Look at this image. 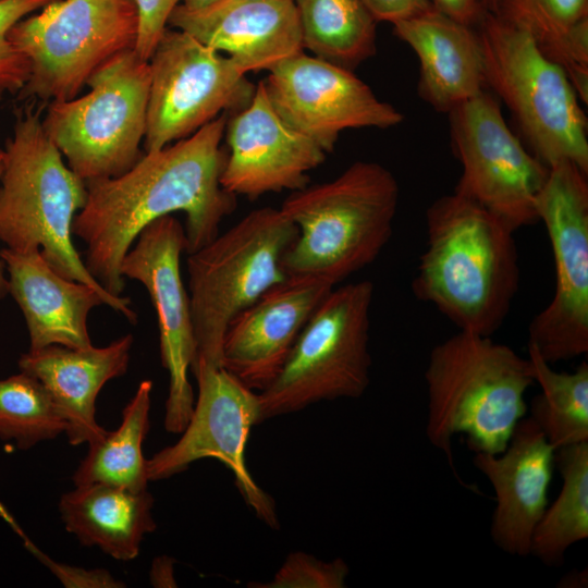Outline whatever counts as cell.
<instances>
[{
	"label": "cell",
	"instance_id": "obj_1",
	"mask_svg": "<svg viewBox=\"0 0 588 588\" xmlns=\"http://www.w3.org/2000/svg\"><path fill=\"white\" fill-rule=\"evenodd\" d=\"M226 121L222 113L191 136L146 152L126 172L86 182L87 200L72 233L87 246V270L110 294H122L123 258L148 224L183 211L189 254L213 240L235 210L236 196L220 182Z\"/></svg>",
	"mask_w": 588,
	"mask_h": 588
},
{
	"label": "cell",
	"instance_id": "obj_2",
	"mask_svg": "<svg viewBox=\"0 0 588 588\" xmlns=\"http://www.w3.org/2000/svg\"><path fill=\"white\" fill-rule=\"evenodd\" d=\"M514 232L474 200L453 192L426 211V246L412 291L461 331L491 336L519 286Z\"/></svg>",
	"mask_w": 588,
	"mask_h": 588
},
{
	"label": "cell",
	"instance_id": "obj_3",
	"mask_svg": "<svg viewBox=\"0 0 588 588\" xmlns=\"http://www.w3.org/2000/svg\"><path fill=\"white\" fill-rule=\"evenodd\" d=\"M426 436L453 469L452 438L466 436L474 453L500 454L528 406L535 384L528 357L505 344L458 330L433 346L424 373Z\"/></svg>",
	"mask_w": 588,
	"mask_h": 588
},
{
	"label": "cell",
	"instance_id": "obj_4",
	"mask_svg": "<svg viewBox=\"0 0 588 588\" xmlns=\"http://www.w3.org/2000/svg\"><path fill=\"white\" fill-rule=\"evenodd\" d=\"M399 199L393 173L365 160L329 182L292 192L280 207L298 230L283 258L287 277L335 286L373 262L392 236Z\"/></svg>",
	"mask_w": 588,
	"mask_h": 588
},
{
	"label": "cell",
	"instance_id": "obj_5",
	"mask_svg": "<svg viewBox=\"0 0 588 588\" xmlns=\"http://www.w3.org/2000/svg\"><path fill=\"white\" fill-rule=\"evenodd\" d=\"M45 106H28L16 113L2 149L0 241L14 252L40 249L60 275L105 290L73 245L72 225L86 204L87 186L64 164L47 136L41 118Z\"/></svg>",
	"mask_w": 588,
	"mask_h": 588
},
{
	"label": "cell",
	"instance_id": "obj_6",
	"mask_svg": "<svg viewBox=\"0 0 588 588\" xmlns=\"http://www.w3.org/2000/svg\"><path fill=\"white\" fill-rule=\"evenodd\" d=\"M297 226L272 207L255 209L224 233L189 253L188 296L198 365L221 367L222 344L232 319L287 279L283 258Z\"/></svg>",
	"mask_w": 588,
	"mask_h": 588
},
{
	"label": "cell",
	"instance_id": "obj_7",
	"mask_svg": "<svg viewBox=\"0 0 588 588\" xmlns=\"http://www.w3.org/2000/svg\"><path fill=\"white\" fill-rule=\"evenodd\" d=\"M477 32L486 86L509 108L548 168L568 161L588 173L587 119L563 69L524 30L486 11Z\"/></svg>",
	"mask_w": 588,
	"mask_h": 588
},
{
	"label": "cell",
	"instance_id": "obj_8",
	"mask_svg": "<svg viewBox=\"0 0 588 588\" xmlns=\"http://www.w3.org/2000/svg\"><path fill=\"white\" fill-rule=\"evenodd\" d=\"M368 280L332 289L316 307L275 379L259 392V422L336 399H357L370 382Z\"/></svg>",
	"mask_w": 588,
	"mask_h": 588
},
{
	"label": "cell",
	"instance_id": "obj_9",
	"mask_svg": "<svg viewBox=\"0 0 588 588\" xmlns=\"http://www.w3.org/2000/svg\"><path fill=\"white\" fill-rule=\"evenodd\" d=\"M89 91L51 101L42 127L85 182L114 177L143 156L150 89V66L134 49L99 68L87 81Z\"/></svg>",
	"mask_w": 588,
	"mask_h": 588
},
{
	"label": "cell",
	"instance_id": "obj_10",
	"mask_svg": "<svg viewBox=\"0 0 588 588\" xmlns=\"http://www.w3.org/2000/svg\"><path fill=\"white\" fill-rule=\"evenodd\" d=\"M8 37L29 63L19 98L70 100L105 63L134 49L137 11L133 0H54Z\"/></svg>",
	"mask_w": 588,
	"mask_h": 588
},
{
	"label": "cell",
	"instance_id": "obj_11",
	"mask_svg": "<svg viewBox=\"0 0 588 588\" xmlns=\"http://www.w3.org/2000/svg\"><path fill=\"white\" fill-rule=\"evenodd\" d=\"M568 161L549 167L537 198L554 261V291L528 327V346L550 365L588 352V182Z\"/></svg>",
	"mask_w": 588,
	"mask_h": 588
},
{
	"label": "cell",
	"instance_id": "obj_12",
	"mask_svg": "<svg viewBox=\"0 0 588 588\" xmlns=\"http://www.w3.org/2000/svg\"><path fill=\"white\" fill-rule=\"evenodd\" d=\"M146 152L186 138L222 113L249 105L256 86L229 56L168 27L151 58Z\"/></svg>",
	"mask_w": 588,
	"mask_h": 588
},
{
	"label": "cell",
	"instance_id": "obj_13",
	"mask_svg": "<svg viewBox=\"0 0 588 588\" xmlns=\"http://www.w3.org/2000/svg\"><path fill=\"white\" fill-rule=\"evenodd\" d=\"M453 151L462 174L454 192L474 200L513 230L538 220L537 198L549 168L505 123L486 90L449 112Z\"/></svg>",
	"mask_w": 588,
	"mask_h": 588
},
{
	"label": "cell",
	"instance_id": "obj_14",
	"mask_svg": "<svg viewBox=\"0 0 588 588\" xmlns=\"http://www.w3.org/2000/svg\"><path fill=\"white\" fill-rule=\"evenodd\" d=\"M191 371L198 396L180 439L146 460L149 481L170 478L196 461L217 458L234 475L246 504L270 528H279L273 499L252 477L245 461L249 431L259 424V393L222 366L198 364Z\"/></svg>",
	"mask_w": 588,
	"mask_h": 588
},
{
	"label": "cell",
	"instance_id": "obj_15",
	"mask_svg": "<svg viewBox=\"0 0 588 588\" xmlns=\"http://www.w3.org/2000/svg\"><path fill=\"white\" fill-rule=\"evenodd\" d=\"M186 252L184 226L172 215L148 224L121 265L123 278L147 290L157 313L162 367L169 373L164 428L181 433L191 419L195 399L188 371L195 357V335L189 296L180 259Z\"/></svg>",
	"mask_w": 588,
	"mask_h": 588
},
{
	"label": "cell",
	"instance_id": "obj_16",
	"mask_svg": "<svg viewBox=\"0 0 588 588\" xmlns=\"http://www.w3.org/2000/svg\"><path fill=\"white\" fill-rule=\"evenodd\" d=\"M268 72L264 84L273 109L327 154L345 130L390 128L404 120L352 70L303 51Z\"/></svg>",
	"mask_w": 588,
	"mask_h": 588
},
{
	"label": "cell",
	"instance_id": "obj_17",
	"mask_svg": "<svg viewBox=\"0 0 588 588\" xmlns=\"http://www.w3.org/2000/svg\"><path fill=\"white\" fill-rule=\"evenodd\" d=\"M229 146L220 182L237 196L256 199L267 193L297 191L327 158L314 140L291 127L273 109L264 81L252 101L226 121Z\"/></svg>",
	"mask_w": 588,
	"mask_h": 588
},
{
	"label": "cell",
	"instance_id": "obj_18",
	"mask_svg": "<svg viewBox=\"0 0 588 588\" xmlns=\"http://www.w3.org/2000/svg\"><path fill=\"white\" fill-rule=\"evenodd\" d=\"M334 286L318 278L287 277L236 315L224 334L221 365L252 390L279 375L303 327Z\"/></svg>",
	"mask_w": 588,
	"mask_h": 588
},
{
	"label": "cell",
	"instance_id": "obj_19",
	"mask_svg": "<svg viewBox=\"0 0 588 588\" xmlns=\"http://www.w3.org/2000/svg\"><path fill=\"white\" fill-rule=\"evenodd\" d=\"M8 273L9 294L21 308L27 326L29 351L49 345L85 348L91 344L87 328L90 310L107 305L136 323L137 315L127 296L66 279L57 273L40 249L20 253L0 250Z\"/></svg>",
	"mask_w": 588,
	"mask_h": 588
},
{
	"label": "cell",
	"instance_id": "obj_20",
	"mask_svg": "<svg viewBox=\"0 0 588 588\" xmlns=\"http://www.w3.org/2000/svg\"><path fill=\"white\" fill-rule=\"evenodd\" d=\"M168 25L228 53L246 73L270 71L304 50L293 0H218L199 10L180 3Z\"/></svg>",
	"mask_w": 588,
	"mask_h": 588
},
{
	"label": "cell",
	"instance_id": "obj_21",
	"mask_svg": "<svg viewBox=\"0 0 588 588\" xmlns=\"http://www.w3.org/2000/svg\"><path fill=\"white\" fill-rule=\"evenodd\" d=\"M554 452L534 420L523 417L502 453H475V467L495 493L491 538L511 555H529L534 530L548 506Z\"/></svg>",
	"mask_w": 588,
	"mask_h": 588
},
{
	"label": "cell",
	"instance_id": "obj_22",
	"mask_svg": "<svg viewBox=\"0 0 588 588\" xmlns=\"http://www.w3.org/2000/svg\"><path fill=\"white\" fill-rule=\"evenodd\" d=\"M133 342L125 334L103 347L49 345L21 355L20 370L47 389L66 422L71 445H88L106 434L96 420V400L108 381L126 373Z\"/></svg>",
	"mask_w": 588,
	"mask_h": 588
},
{
	"label": "cell",
	"instance_id": "obj_23",
	"mask_svg": "<svg viewBox=\"0 0 588 588\" xmlns=\"http://www.w3.org/2000/svg\"><path fill=\"white\" fill-rule=\"evenodd\" d=\"M419 61L418 95L434 110L449 113L485 90L480 41L471 26L436 8L393 24Z\"/></svg>",
	"mask_w": 588,
	"mask_h": 588
},
{
	"label": "cell",
	"instance_id": "obj_24",
	"mask_svg": "<svg viewBox=\"0 0 588 588\" xmlns=\"http://www.w3.org/2000/svg\"><path fill=\"white\" fill-rule=\"evenodd\" d=\"M58 507L65 529L81 544L97 547L119 561L136 559L145 536L157 527L148 490L81 485L63 493Z\"/></svg>",
	"mask_w": 588,
	"mask_h": 588
},
{
	"label": "cell",
	"instance_id": "obj_25",
	"mask_svg": "<svg viewBox=\"0 0 588 588\" xmlns=\"http://www.w3.org/2000/svg\"><path fill=\"white\" fill-rule=\"evenodd\" d=\"M151 380H143L122 411L120 426L107 431L88 451L73 474L74 486L103 483L133 491L149 482L143 443L149 430Z\"/></svg>",
	"mask_w": 588,
	"mask_h": 588
},
{
	"label": "cell",
	"instance_id": "obj_26",
	"mask_svg": "<svg viewBox=\"0 0 588 588\" xmlns=\"http://www.w3.org/2000/svg\"><path fill=\"white\" fill-rule=\"evenodd\" d=\"M303 47L352 70L377 51V21L362 0H294Z\"/></svg>",
	"mask_w": 588,
	"mask_h": 588
},
{
	"label": "cell",
	"instance_id": "obj_27",
	"mask_svg": "<svg viewBox=\"0 0 588 588\" xmlns=\"http://www.w3.org/2000/svg\"><path fill=\"white\" fill-rule=\"evenodd\" d=\"M562 488L538 522L530 552L544 565L559 567L567 550L588 537V441L555 450Z\"/></svg>",
	"mask_w": 588,
	"mask_h": 588
},
{
	"label": "cell",
	"instance_id": "obj_28",
	"mask_svg": "<svg viewBox=\"0 0 588 588\" xmlns=\"http://www.w3.org/2000/svg\"><path fill=\"white\" fill-rule=\"evenodd\" d=\"M535 383L540 387L530 403V418L554 450L588 441V364L572 372L556 371L528 346Z\"/></svg>",
	"mask_w": 588,
	"mask_h": 588
},
{
	"label": "cell",
	"instance_id": "obj_29",
	"mask_svg": "<svg viewBox=\"0 0 588 588\" xmlns=\"http://www.w3.org/2000/svg\"><path fill=\"white\" fill-rule=\"evenodd\" d=\"M65 429L63 416L39 380L24 371L0 379L1 440L27 450Z\"/></svg>",
	"mask_w": 588,
	"mask_h": 588
},
{
	"label": "cell",
	"instance_id": "obj_30",
	"mask_svg": "<svg viewBox=\"0 0 588 588\" xmlns=\"http://www.w3.org/2000/svg\"><path fill=\"white\" fill-rule=\"evenodd\" d=\"M489 12L527 33L546 50L588 19V0H493Z\"/></svg>",
	"mask_w": 588,
	"mask_h": 588
},
{
	"label": "cell",
	"instance_id": "obj_31",
	"mask_svg": "<svg viewBox=\"0 0 588 588\" xmlns=\"http://www.w3.org/2000/svg\"><path fill=\"white\" fill-rule=\"evenodd\" d=\"M350 569L345 561L336 558L330 562L303 552H291L267 583H249L256 588H344Z\"/></svg>",
	"mask_w": 588,
	"mask_h": 588
},
{
	"label": "cell",
	"instance_id": "obj_32",
	"mask_svg": "<svg viewBox=\"0 0 588 588\" xmlns=\"http://www.w3.org/2000/svg\"><path fill=\"white\" fill-rule=\"evenodd\" d=\"M52 1L0 0V99L8 94H19L29 77V63L9 40L10 29Z\"/></svg>",
	"mask_w": 588,
	"mask_h": 588
},
{
	"label": "cell",
	"instance_id": "obj_33",
	"mask_svg": "<svg viewBox=\"0 0 588 588\" xmlns=\"http://www.w3.org/2000/svg\"><path fill=\"white\" fill-rule=\"evenodd\" d=\"M137 11L135 53L149 61L159 40L168 28L173 10L182 0H133Z\"/></svg>",
	"mask_w": 588,
	"mask_h": 588
},
{
	"label": "cell",
	"instance_id": "obj_34",
	"mask_svg": "<svg viewBox=\"0 0 588 588\" xmlns=\"http://www.w3.org/2000/svg\"><path fill=\"white\" fill-rule=\"evenodd\" d=\"M37 559L68 588H123L125 583L117 579L105 568H85L57 562L28 544Z\"/></svg>",
	"mask_w": 588,
	"mask_h": 588
},
{
	"label": "cell",
	"instance_id": "obj_35",
	"mask_svg": "<svg viewBox=\"0 0 588 588\" xmlns=\"http://www.w3.org/2000/svg\"><path fill=\"white\" fill-rule=\"evenodd\" d=\"M377 22L392 25L430 8L429 0H362Z\"/></svg>",
	"mask_w": 588,
	"mask_h": 588
},
{
	"label": "cell",
	"instance_id": "obj_36",
	"mask_svg": "<svg viewBox=\"0 0 588 588\" xmlns=\"http://www.w3.org/2000/svg\"><path fill=\"white\" fill-rule=\"evenodd\" d=\"M433 8L446 16L468 26L478 25L487 9L481 0H429Z\"/></svg>",
	"mask_w": 588,
	"mask_h": 588
},
{
	"label": "cell",
	"instance_id": "obj_37",
	"mask_svg": "<svg viewBox=\"0 0 588 588\" xmlns=\"http://www.w3.org/2000/svg\"><path fill=\"white\" fill-rule=\"evenodd\" d=\"M175 560L171 556H157L151 564L149 580L151 586L158 588L177 587L174 578Z\"/></svg>",
	"mask_w": 588,
	"mask_h": 588
},
{
	"label": "cell",
	"instance_id": "obj_38",
	"mask_svg": "<svg viewBox=\"0 0 588 588\" xmlns=\"http://www.w3.org/2000/svg\"><path fill=\"white\" fill-rule=\"evenodd\" d=\"M587 571H573L564 576L559 583V587L577 588L586 587L587 585Z\"/></svg>",
	"mask_w": 588,
	"mask_h": 588
},
{
	"label": "cell",
	"instance_id": "obj_39",
	"mask_svg": "<svg viewBox=\"0 0 588 588\" xmlns=\"http://www.w3.org/2000/svg\"><path fill=\"white\" fill-rule=\"evenodd\" d=\"M3 169V150L0 148V176ZM7 294H9L8 290V278L5 277V269L4 265L0 258V298H3Z\"/></svg>",
	"mask_w": 588,
	"mask_h": 588
},
{
	"label": "cell",
	"instance_id": "obj_40",
	"mask_svg": "<svg viewBox=\"0 0 588 588\" xmlns=\"http://www.w3.org/2000/svg\"><path fill=\"white\" fill-rule=\"evenodd\" d=\"M218 0H182V5L189 10H199L210 4L215 3Z\"/></svg>",
	"mask_w": 588,
	"mask_h": 588
},
{
	"label": "cell",
	"instance_id": "obj_41",
	"mask_svg": "<svg viewBox=\"0 0 588 588\" xmlns=\"http://www.w3.org/2000/svg\"><path fill=\"white\" fill-rule=\"evenodd\" d=\"M483 7L487 9V11H490L493 0H481Z\"/></svg>",
	"mask_w": 588,
	"mask_h": 588
},
{
	"label": "cell",
	"instance_id": "obj_42",
	"mask_svg": "<svg viewBox=\"0 0 588 588\" xmlns=\"http://www.w3.org/2000/svg\"><path fill=\"white\" fill-rule=\"evenodd\" d=\"M294 1V0H293Z\"/></svg>",
	"mask_w": 588,
	"mask_h": 588
}]
</instances>
